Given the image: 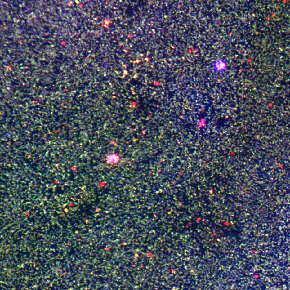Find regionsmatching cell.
<instances>
[{
  "mask_svg": "<svg viewBox=\"0 0 290 290\" xmlns=\"http://www.w3.org/2000/svg\"><path fill=\"white\" fill-rule=\"evenodd\" d=\"M226 62L222 60H216L214 63V67L216 71L223 72L224 71L226 67Z\"/></svg>",
  "mask_w": 290,
  "mask_h": 290,
  "instance_id": "cell-1",
  "label": "cell"
}]
</instances>
